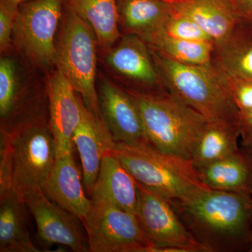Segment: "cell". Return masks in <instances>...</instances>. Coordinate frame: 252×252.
Segmentation results:
<instances>
[{
    "mask_svg": "<svg viewBox=\"0 0 252 252\" xmlns=\"http://www.w3.org/2000/svg\"><path fill=\"white\" fill-rule=\"evenodd\" d=\"M170 203L209 252L250 250L252 195L208 188L187 201Z\"/></svg>",
    "mask_w": 252,
    "mask_h": 252,
    "instance_id": "obj_1",
    "label": "cell"
},
{
    "mask_svg": "<svg viewBox=\"0 0 252 252\" xmlns=\"http://www.w3.org/2000/svg\"><path fill=\"white\" fill-rule=\"evenodd\" d=\"M54 137L44 118L1 132L0 191L28 190L45 187L56 160Z\"/></svg>",
    "mask_w": 252,
    "mask_h": 252,
    "instance_id": "obj_2",
    "label": "cell"
},
{
    "mask_svg": "<svg viewBox=\"0 0 252 252\" xmlns=\"http://www.w3.org/2000/svg\"><path fill=\"white\" fill-rule=\"evenodd\" d=\"M153 58L170 93L208 121L236 123L240 111L228 78L212 63L202 65L177 62L157 51Z\"/></svg>",
    "mask_w": 252,
    "mask_h": 252,
    "instance_id": "obj_3",
    "label": "cell"
},
{
    "mask_svg": "<svg viewBox=\"0 0 252 252\" xmlns=\"http://www.w3.org/2000/svg\"><path fill=\"white\" fill-rule=\"evenodd\" d=\"M128 93L140 113L147 144L191 160L206 118L171 93Z\"/></svg>",
    "mask_w": 252,
    "mask_h": 252,
    "instance_id": "obj_4",
    "label": "cell"
},
{
    "mask_svg": "<svg viewBox=\"0 0 252 252\" xmlns=\"http://www.w3.org/2000/svg\"><path fill=\"white\" fill-rule=\"evenodd\" d=\"M112 153L137 182L170 203L187 201L208 189L191 160L158 150L149 144L116 142Z\"/></svg>",
    "mask_w": 252,
    "mask_h": 252,
    "instance_id": "obj_5",
    "label": "cell"
},
{
    "mask_svg": "<svg viewBox=\"0 0 252 252\" xmlns=\"http://www.w3.org/2000/svg\"><path fill=\"white\" fill-rule=\"evenodd\" d=\"M96 41L93 28L69 9L57 46L56 65L80 94L87 109L101 117L95 88Z\"/></svg>",
    "mask_w": 252,
    "mask_h": 252,
    "instance_id": "obj_6",
    "label": "cell"
},
{
    "mask_svg": "<svg viewBox=\"0 0 252 252\" xmlns=\"http://www.w3.org/2000/svg\"><path fill=\"white\" fill-rule=\"evenodd\" d=\"M136 214L155 252H209L186 227L169 200L137 182Z\"/></svg>",
    "mask_w": 252,
    "mask_h": 252,
    "instance_id": "obj_7",
    "label": "cell"
},
{
    "mask_svg": "<svg viewBox=\"0 0 252 252\" xmlns=\"http://www.w3.org/2000/svg\"><path fill=\"white\" fill-rule=\"evenodd\" d=\"M91 200L90 212L81 220L91 252H152V245L135 215Z\"/></svg>",
    "mask_w": 252,
    "mask_h": 252,
    "instance_id": "obj_8",
    "label": "cell"
},
{
    "mask_svg": "<svg viewBox=\"0 0 252 252\" xmlns=\"http://www.w3.org/2000/svg\"><path fill=\"white\" fill-rule=\"evenodd\" d=\"M61 11V0H31L18 7L13 32L15 41L41 67L56 64L55 36Z\"/></svg>",
    "mask_w": 252,
    "mask_h": 252,
    "instance_id": "obj_9",
    "label": "cell"
},
{
    "mask_svg": "<svg viewBox=\"0 0 252 252\" xmlns=\"http://www.w3.org/2000/svg\"><path fill=\"white\" fill-rule=\"evenodd\" d=\"M23 198L35 220L37 236L43 245H63L75 252H90L80 219L53 202L41 187L28 190Z\"/></svg>",
    "mask_w": 252,
    "mask_h": 252,
    "instance_id": "obj_10",
    "label": "cell"
},
{
    "mask_svg": "<svg viewBox=\"0 0 252 252\" xmlns=\"http://www.w3.org/2000/svg\"><path fill=\"white\" fill-rule=\"evenodd\" d=\"M49 125L56 156L73 152L72 137L81 119V98L77 97L67 77L58 69L47 85Z\"/></svg>",
    "mask_w": 252,
    "mask_h": 252,
    "instance_id": "obj_11",
    "label": "cell"
},
{
    "mask_svg": "<svg viewBox=\"0 0 252 252\" xmlns=\"http://www.w3.org/2000/svg\"><path fill=\"white\" fill-rule=\"evenodd\" d=\"M98 98L101 117L116 142L147 144L140 113L128 92L104 79Z\"/></svg>",
    "mask_w": 252,
    "mask_h": 252,
    "instance_id": "obj_12",
    "label": "cell"
},
{
    "mask_svg": "<svg viewBox=\"0 0 252 252\" xmlns=\"http://www.w3.org/2000/svg\"><path fill=\"white\" fill-rule=\"evenodd\" d=\"M81 119L72 141L82 165L83 183L89 195L97 180L102 159L114 149L116 142L102 117L87 109L81 99Z\"/></svg>",
    "mask_w": 252,
    "mask_h": 252,
    "instance_id": "obj_13",
    "label": "cell"
},
{
    "mask_svg": "<svg viewBox=\"0 0 252 252\" xmlns=\"http://www.w3.org/2000/svg\"><path fill=\"white\" fill-rule=\"evenodd\" d=\"M174 11L195 21L215 42L221 45L243 21L232 0H166Z\"/></svg>",
    "mask_w": 252,
    "mask_h": 252,
    "instance_id": "obj_14",
    "label": "cell"
},
{
    "mask_svg": "<svg viewBox=\"0 0 252 252\" xmlns=\"http://www.w3.org/2000/svg\"><path fill=\"white\" fill-rule=\"evenodd\" d=\"M80 172L73 152L56 156L44 193L53 202L75 215L81 220L90 212L92 200L86 196Z\"/></svg>",
    "mask_w": 252,
    "mask_h": 252,
    "instance_id": "obj_15",
    "label": "cell"
},
{
    "mask_svg": "<svg viewBox=\"0 0 252 252\" xmlns=\"http://www.w3.org/2000/svg\"><path fill=\"white\" fill-rule=\"evenodd\" d=\"M91 200H99L135 215L138 205L137 181L110 152L102 159Z\"/></svg>",
    "mask_w": 252,
    "mask_h": 252,
    "instance_id": "obj_16",
    "label": "cell"
},
{
    "mask_svg": "<svg viewBox=\"0 0 252 252\" xmlns=\"http://www.w3.org/2000/svg\"><path fill=\"white\" fill-rule=\"evenodd\" d=\"M196 170L208 188L252 195V154L245 149Z\"/></svg>",
    "mask_w": 252,
    "mask_h": 252,
    "instance_id": "obj_17",
    "label": "cell"
},
{
    "mask_svg": "<svg viewBox=\"0 0 252 252\" xmlns=\"http://www.w3.org/2000/svg\"><path fill=\"white\" fill-rule=\"evenodd\" d=\"M24 198L11 189L0 191V252H38L30 236Z\"/></svg>",
    "mask_w": 252,
    "mask_h": 252,
    "instance_id": "obj_18",
    "label": "cell"
},
{
    "mask_svg": "<svg viewBox=\"0 0 252 252\" xmlns=\"http://www.w3.org/2000/svg\"><path fill=\"white\" fill-rule=\"evenodd\" d=\"M145 41L135 34L124 36L107 56V63L124 77L147 86L158 82V69Z\"/></svg>",
    "mask_w": 252,
    "mask_h": 252,
    "instance_id": "obj_19",
    "label": "cell"
},
{
    "mask_svg": "<svg viewBox=\"0 0 252 252\" xmlns=\"http://www.w3.org/2000/svg\"><path fill=\"white\" fill-rule=\"evenodd\" d=\"M118 7L124 27L144 41L162 31L174 12L166 0H119Z\"/></svg>",
    "mask_w": 252,
    "mask_h": 252,
    "instance_id": "obj_20",
    "label": "cell"
},
{
    "mask_svg": "<svg viewBox=\"0 0 252 252\" xmlns=\"http://www.w3.org/2000/svg\"><path fill=\"white\" fill-rule=\"evenodd\" d=\"M240 136V125L236 123L207 121L192 154L195 167L218 161L238 152Z\"/></svg>",
    "mask_w": 252,
    "mask_h": 252,
    "instance_id": "obj_21",
    "label": "cell"
},
{
    "mask_svg": "<svg viewBox=\"0 0 252 252\" xmlns=\"http://www.w3.org/2000/svg\"><path fill=\"white\" fill-rule=\"evenodd\" d=\"M217 67L227 77L252 81V23L243 21L229 39L216 46Z\"/></svg>",
    "mask_w": 252,
    "mask_h": 252,
    "instance_id": "obj_22",
    "label": "cell"
},
{
    "mask_svg": "<svg viewBox=\"0 0 252 252\" xmlns=\"http://www.w3.org/2000/svg\"><path fill=\"white\" fill-rule=\"evenodd\" d=\"M69 7L94 30L99 45L108 49L120 37L117 0H68Z\"/></svg>",
    "mask_w": 252,
    "mask_h": 252,
    "instance_id": "obj_23",
    "label": "cell"
},
{
    "mask_svg": "<svg viewBox=\"0 0 252 252\" xmlns=\"http://www.w3.org/2000/svg\"><path fill=\"white\" fill-rule=\"evenodd\" d=\"M151 47L174 61L185 64L202 65L212 63L215 44L209 41L176 39L160 31L144 40Z\"/></svg>",
    "mask_w": 252,
    "mask_h": 252,
    "instance_id": "obj_24",
    "label": "cell"
},
{
    "mask_svg": "<svg viewBox=\"0 0 252 252\" xmlns=\"http://www.w3.org/2000/svg\"><path fill=\"white\" fill-rule=\"evenodd\" d=\"M162 32L172 37L182 40L215 43L195 21L175 11L165 23Z\"/></svg>",
    "mask_w": 252,
    "mask_h": 252,
    "instance_id": "obj_25",
    "label": "cell"
},
{
    "mask_svg": "<svg viewBox=\"0 0 252 252\" xmlns=\"http://www.w3.org/2000/svg\"><path fill=\"white\" fill-rule=\"evenodd\" d=\"M18 8L6 4L4 1L0 3V48L1 51L7 49L11 42V36L14 32L15 19Z\"/></svg>",
    "mask_w": 252,
    "mask_h": 252,
    "instance_id": "obj_26",
    "label": "cell"
},
{
    "mask_svg": "<svg viewBox=\"0 0 252 252\" xmlns=\"http://www.w3.org/2000/svg\"><path fill=\"white\" fill-rule=\"evenodd\" d=\"M227 78L229 81L233 98L240 112L251 110L252 109V81Z\"/></svg>",
    "mask_w": 252,
    "mask_h": 252,
    "instance_id": "obj_27",
    "label": "cell"
},
{
    "mask_svg": "<svg viewBox=\"0 0 252 252\" xmlns=\"http://www.w3.org/2000/svg\"><path fill=\"white\" fill-rule=\"evenodd\" d=\"M244 21L252 23V0H232Z\"/></svg>",
    "mask_w": 252,
    "mask_h": 252,
    "instance_id": "obj_28",
    "label": "cell"
},
{
    "mask_svg": "<svg viewBox=\"0 0 252 252\" xmlns=\"http://www.w3.org/2000/svg\"><path fill=\"white\" fill-rule=\"evenodd\" d=\"M241 135L252 132V109L247 112H240L239 115Z\"/></svg>",
    "mask_w": 252,
    "mask_h": 252,
    "instance_id": "obj_29",
    "label": "cell"
},
{
    "mask_svg": "<svg viewBox=\"0 0 252 252\" xmlns=\"http://www.w3.org/2000/svg\"><path fill=\"white\" fill-rule=\"evenodd\" d=\"M243 149L252 154V132L241 135Z\"/></svg>",
    "mask_w": 252,
    "mask_h": 252,
    "instance_id": "obj_30",
    "label": "cell"
},
{
    "mask_svg": "<svg viewBox=\"0 0 252 252\" xmlns=\"http://www.w3.org/2000/svg\"><path fill=\"white\" fill-rule=\"evenodd\" d=\"M1 1H4L6 4L14 6V7L18 8L20 5L27 2L28 1H31V0H1Z\"/></svg>",
    "mask_w": 252,
    "mask_h": 252,
    "instance_id": "obj_31",
    "label": "cell"
},
{
    "mask_svg": "<svg viewBox=\"0 0 252 252\" xmlns=\"http://www.w3.org/2000/svg\"><path fill=\"white\" fill-rule=\"evenodd\" d=\"M249 251L252 252V236H251V240H250V250H249Z\"/></svg>",
    "mask_w": 252,
    "mask_h": 252,
    "instance_id": "obj_32",
    "label": "cell"
}]
</instances>
